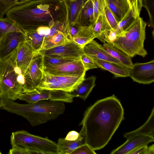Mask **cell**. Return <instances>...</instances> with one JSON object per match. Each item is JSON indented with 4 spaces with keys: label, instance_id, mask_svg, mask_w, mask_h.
I'll return each mask as SVG.
<instances>
[{
    "label": "cell",
    "instance_id": "6da1fadb",
    "mask_svg": "<svg viewBox=\"0 0 154 154\" xmlns=\"http://www.w3.org/2000/svg\"><path fill=\"white\" fill-rule=\"evenodd\" d=\"M124 110L114 94L97 101L85 111L79 124V134L85 143L94 150L100 149L109 143L124 119Z\"/></svg>",
    "mask_w": 154,
    "mask_h": 154
},
{
    "label": "cell",
    "instance_id": "7a4b0ae2",
    "mask_svg": "<svg viewBox=\"0 0 154 154\" xmlns=\"http://www.w3.org/2000/svg\"><path fill=\"white\" fill-rule=\"evenodd\" d=\"M25 33L40 26L51 27L67 21L64 0H30L14 6L5 14Z\"/></svg>",
    "mask_w": 154,
    "mask_h": 154
},
{
    "label": "cell",
    "instance_id": "3957f363",
    "mask_svg": "<svg viewBox=\"0 0 154 154\" xmlns=\"http://www.w3.org/2000/svg\"><path fill=\"white\" fill-rule=\"evenodd\" d=\"M0 109L23 116L35 126L56 119L65 111L64 102L42 100L23 104L16 102L6 95L0 94Z\"/></svg>",
    "mask_w": 154,
    "mask_h": 154
},
{
    "label": "cell",
    "instance_id": "277c9868",
    "mask_svg": "<svg viewBox=\"0 0 154 154\" xmlns=\"http://www.w3.org/2000/svg\"><path fill=\"white\" fill-rule=\"evenodd\" d=\"M24 73L16 65L11 54L0 61V94L15 101L21 94L28 93Z\"/></svg>",
    "mask_w": 154,
    "mask_h": 154
},
{
    "label": "cell",
    "instance_id": "5b68a950",
    "mask_svg": "<svg viewBox=\"0 0 154 154\" xmlns=\"http://www.w3.org/2000/svg\"><path fill=\"white\" fill-rule=\"evenodd\" d=\"M147 24L139 17L111 43L131 58L137 55L144 57L148 54L144 45Z\"/></svg>",
    "mask_w": 154,
    "mask_h": 154
},
{
    "label": "cell",
    "instance_id": "8992f818",
    "mask_svg": "<svg viewBox=\"0 0 154 154\" xmlns=\"http://www.w3.org/2000/svg\"><path fill=\"white\" fill-rule=\"evenodd\" d=\"M10 140L12 146L26 149L30 154H57V143L47 137L35 135L25 130L12 132Z\"/></svg>",
    "mask_w": 154,
    "mask_h": 154
},
{
    "label": "cell",
    "instance_id": "52a82bcc",
    "mask_svg": "<svg viewBox=\"0 0 154 154\" xmlns=\"http://www.w3.org/2000/svg\"><path fill=\"white\" fill-rule=\"evenodd\" d=\"M85 75H56L48 73L43 70L37 89L39 91L60 90L70 92L85 79Z\"/></svg>",
    "mask_w": 154,
    "mask_h": 154
},
{
    "label": "cell",
    "instance_id": "ba28073f",
    "mask_svg": "<svg viewBox=\"0 0 154 154\" xmlns=\"http://www.w3.org/2000/svg\"><path fill=\"white\" fill-rule=\"evenodd\" d=\"M74 97L69 92L57 90H44L21 94L18 99L29 103L42 100H50L71 103Z\"/></svg>",
    "mask_w": 154,
    "mask_h": 154
},
{
    "label": "cell",
    "instance_id": "9c48e42d",
    "mask_svg": "<svg viewBox=\"0 0 154 154\" xmlns=\"http://www.w3.org/2000/svg\"><path fill=\"white\" fill-rule=\"evenodd\" d=\"M43 56L39 53L33 58L24 73L29 92L38 90L37 87L43 75Z\"/></svg>",
    "mask_w": 154,
    "mask_h": 154
},
{
    "label": "cell",
    "instance_id": "30bf717a",
    "mask_svg": "<svg viewBox=\"0 0 154 154\" xmlns=\"http://www.w3.org/2000/svg\"><path fill=\"white\" fill-rule=\"evenodd\" d=\"M38 53L43 55L54 57L80 59L84 54L83 49L79 47L72 40L64 44L47 50H41Z\"/></svg>",
    "mask_w": 154,
    "mask_h": 154
},
{
    "label": "cell",
    "instance_id": "8fae6325",
    "mask_svg": "<svg viewBox=\"0 0 154 154\" xmlns=\"http://www.w3.org/2000/svg\"><path fill=\"white\" fill-rule=\"evenodd\" d=\"M129 77L134 82L149 84L154 81V60L144 63H136L130 68Z\"/></svg>",
    "mask_w": 154,
    "mask_h": 154
},
{
    "label": "cell",
    "instance_id": "7c38bea8",
    "mask_svg": "<svg viewBox=\"0 0 154 154\" xmlns=\"http://www.w3.org/2000/svg\"><path fill=\"white\" fill-rule=\"evenodd\" d=\"M43 70L51 74L60 75H82L86 72L80 59L58 65H43Z\"/></svg>",
    "mask_w": 154,
    "mask_h": 154
},
{
    "label": "cell",
    "instance_id": "4fadbf2b",
    "mask_svg": "<svg viewBox=\"0 0 154 154\" xmlns=\"http://www.w3.org/2000/svg\"><path fill=\"white\" fill-rule=\"evenodd\" d=\"M26 40L23 32H10L3 36L0 40V61L11 55Z\"/></svg>",
    "mask_w": 154,
    "mask_h": 154
},
{
    "label": "cell",
    "instance_id": "5bb4252c",
    "mask_svg": "<svg viewBox=\"0 0 154 154\" xmlns=\"http://www.w3.org/2000/svg\"><path fill=\"white\" fill-rule=\"evenodd\" d=\"M38 53L26 40L11 54L16 65L25 72L34 57Z\"/></svg>",
    "mask_w": 154,
    "mask_h": 154
},
{
    "label": "cell",
    "instance_id": "9a60e30c",
    "mask_svg": "<svg viewBox=\"0 0 154 154\" xmlns=\"http://www.w3.org/2000/svg\"><path fill=\"white\" fill-rule=\"evenodd\" d=\"M154 141V137L143 134L136 135L127 139L121 145L113 150L111 154H129L137 147L148 145Z\"/></svg>",
    "mask_w": 154,
    "mask_h": 154
},
{
    "label": "cell",
    "instance_id": "2e32d148",
    "mask_svg": "<svg viewBox=\"0 0 154 154\" xmlns=\"http://www.w3.org/2000/svg\"><path fill=\"white\" fill-rule=\"evenodd\" d=\"M83 49L84 53L92 58L107 61L124 65L119 60L110 55L102 48L101 45L94 40L86 44Z\"/></svg>",
    "mask_w": 154,
    "mask_h": 154
},
{
    "label": "cell",
    "instance_id": "e0dca14e",
    "mask_svg": "<svg viewBox=\"0 0 154 154\" xmlns=\"http://www.w3.org/2000/svg\"><path fill=\"white\" fill-rule=\"evenodd\" d=\"M98 68L108 70L112 73L115 77H126L129 76L130 68L124 65L112 62L92 58Z\"/></svg>",
    "mask_w": 154,
    "mask_h": 154
},
{
    "label": "cell",
    "instance_id": "ac0fdd59",
    "mask_svg": "<svg viewBox=\"0 0 154 154\" xmlns=\"http://www.w3.org/2000/svg\"><path fill=\"white\" fill-rule=\"evenodd\" d=\"M66 6L67 20L69 29L76 23L79 14L88 0H64Z\"/></svg>",
    "mask_w": 154,
    "mask_h": 154
},
{
    "label": "cell",
    "instance_id": "d6986e66",
    "mask_svg": "<svg viewBox=\"0 0 154 154\" xmlns=\"http://www.w3.org/2000/svg\"><path fill=\"white\" fill-rule=\"evenodd\" d=\"M96 77L91 76L85 79L72 91L73 97H79L85 101L95 86Z\"/></svg>",
    "mask_w": 154,
    "mask_h": 154
},
{
    "label": "cell",
    "instance_id": "ffe728a7",
    "mask_svg": "<svg viewBox=\"0 0 154 154\" xmlns=\"http://www.w3.org/2000/svg\"><path fill=\"white\" fill-rule=\"evenodd\" d=\"M106 5L119 22L130 10L127 0H105Z\"/></svg>",
    "mask_w": 154,
    "mask_h": 154
},
{
    "label": "cell",
    "instance_id": "44dd1931",
    "mask_svg": "<svg viewBox=\"0 0 154 154\" xmlns=\"http://www.w3.org/2000/svg\"><path fill=\"white\" fill-rule=\"evenodd\" d=\"M95 22L93 2L92 0H88L81 9L75 24L80 27H88Z\"/></svg>",
    "mask_w": 154,
    "mask_h": 154
},
{
    "label": "cell",
    "instance_id": "7402d4cb",
    "mask_svg": "<svg viewBox=\"0 0 154 154\" xmlns=\"http://www.w3.org/2000/svg\"><path fill=\"white\" fill-rule=\"evenodd\" d=\"M95 37L102 43L107 42L109 32L112 29L105 16H100L92 26Z\"/></svg>",
    "mask_w": 154,
    "mask_h": 154
},
{
    "label": "cell",
    "instance_id": "603a6c76",
    "mask_svg": "<svg viewBox=\"0 0 154 154\" xmlns=\"http://www.w3.org/2000/svg\"><path fill=\"white\" fill-rule=\"evenodd\" d=\"M85 143L83 137L80 134L79 138L75 140L59 138L57 143V154H71L78 147Z\"/></svg>",
    "mask_w": 154,
    "mask_h": 154
},
{
    "label": "cell",
    "instance_id": "cb8c5ba5",
    "mask_svg": "<svg viewBox=\"0 0 154 154\" xmlns=\"http://www.w3.org/2000/svg\"><path fill=\"white\" fill-rule=\"evenodd\" d=\"M102 47L110 55L120 61L123 65L131 68L133 65L131 58L110 43L105 42Z\"/></svg>",
    "mask_w": 154,
    "mask_h": 154
},
{
    "label": "cell",
    "instance_id": "d4e9b609",
    "mask_svg": "<svg viewBox=\"0 0 154 154\" xmlns=\"http://www.w3.org/2000/svg\"><path fill=\"white\" fill-rule=\"evenodd\" d=\"M154 116L153 107L148 119L145 123L133 131L125 133L124 135V137L127 139L135 135L143 134L154 137Z\"/></svg>",
    "mask_w": 154,
    "mask_h": 154
},
{
    "label": "cell",
    "instance_id": "484cf974",
    "mask_svg": "<svg viewBox=\"0 0 154 154\" xmlns=\"http://www.w3.org/2000/svg\"><path fill=\"white\" fill-rule=\"evenodd\" d=\"M95 38L92 26L80 27L72 40L82 48Z\"/></svg>",
    "mask_w": 154,
    "mask_h": 154
},
{
    "label": "cell",
    "instance_id": "4316f807",
    "mask_svg": "<svg viewBox=\"0 0 154 154\" xmlns=\"http://www.w3.org/2000/svg\"><path fill=\"white\" fill-rule=\"evenodd\" d=\"M70 40L68 36L61 32L51 36L44 37L40 50H47L64 44Z\"/></svg>",
    "mask_w": 154,
    "mask_h": 154
},
{
    "label": "cell",
    "instance_id": "83f0119b",
    "mask_svg": "<svg viewBox=\"0 0 154 154\" xmlns=\"http://www.w3.org/2000/svg\"><path fill=\"white\" fill-rule=\"evenodd\" d=\"M12 32H24L15 22L7 17L0 18V40L7 33Z\"/></svg>",
    "mask_w": 154,
    "mask_h": 154
},
{
    "label": "cell",
    "instance_id": "f1b7e54d",
    "mask_svg": "<svg viewBox=\"0 0 154 154\" xmlns=\"http://www.w3.org/2000/svg\"><path fill=\"white\" fill-rule=\"evenodd\" d=\"M26 39L35 51L38 53L42 47L44 38L38 33L36 30L25 32Z\"/></svg>",
    "mask_w": 154,
    "mask_h": 154
},
{
    "label": "cell",
    "instance_id": "f546056e",
    "mask_svg": "<svg viewBox=\"0 0 154 154\" xmlns=\"http://www.w3.org/2000/svg\"><path fill=\"white\" fill-rule=\"evenodd\" d=\"M136 18L134 17L131 10H130L123 18L119 22L116 27L113 29L117 35L129 27Z\"/></svg>",
    "mask_w": 154,
    "mask_h": 154
},
{
    "label": "cell",
    "instance_id": "4dcf8cb0",
    "mask_svg": "<svg viewBox=\"0 0 154 154\" xmlns=\"http://www.w3.org/2000/svg\"><path fill=\"white\" fill-rule=\"evenodd\" d=\"M29 0H0V18H3L5 14L12 7Z\"/></svg>",
    "mask_w": 154,
    "mask_h": 154
},
{
    "label": "cell",
    "instance_id": "1f68e13d",
    "mask_svg": "<svg viewBox=\"0 0 154 154\" xmlns=\"http://www.w3.org/2000/svg\"><path fill=\"white\" fill-rule=\"evenodd\" d=\"M94 20L95 21L100 15L105 16L104 9L106 6L105 0H92Z\"/></svg>",
    "mask_w": 154,
    "mask_h": 154
},
{
    "label": "cell",
    "instance_id": "d6a6232c",
    "mask_svg": "<svg viewBox=\"0 0 154 154\" xmlns=\"http://www.w3.org/2000/svg\"><path fill=\"white\" fill-rule=\"evenodd\" d=\"M142 7H144L148 14L149 26L154 28V0H142Z\"/></svg>",
    "mask_w": 154,
    "mask_h": 154
},
{
    "label": "cell",
    "instance_id": "836d02e7",
    "mask_svg": "<svg viewBox=\"0 0 154 154\" xmlns=\"http://www.w3.org/2000/svg\"><path fill=\"white\" fill-rule=\"evenodd\" d=\"M42 56L43 65H56L78 60L71 58L54 57L43 55Z\"/></svg>",
    "mask_w": 154,
    "mask_h": 154
},
{
    "label": "cell",
    "instance_id": "e575fe53",
    "mask_svg": "<svg viewBox=\"0 0 154 154\" xmlns=\"http://www.w3.org/2000/svg\"><path fill=\"white\" fill-rule=\"evenodd\" d=\"M130 9L136 18L140 16L142 8V0H127Z\"/></svg>",
    "mask_w": 154,
    "mask_h": 154
},
{
    "label": "cell",
    "instance_id": "d590c367",
    "mask_svg": "<svg viewBox=\"0 0 154 154\" xmlns=\"http://www.w3.org/2000/svg\"><path fill=\"white\" fill-rule=\"evenodd\" d=\"M80 60L86 71L90 69L98 68L93 59L85 53L81 56Z\"/></svg>",
    "mask_w": 154,
    "mask_h": 154
},
{
    "label": "cell",
    "instance_id": "8d00e7d4",
    "mask_svg": "<svg viewBox=\"0 0 154 154\" xmlns=\"http://www.w3.org/2000/svg\"><path fill=\"white\" fill-rule=\"evenodd\" d=\"M104 12L105 16L108 23L112 29H114L117 26L119 22L107 5L105 8Z\"/></svg>",
    "mask_w": 154,
    "mask_h": 154
},
{
    "label": "cell",
    "instance_id": "74e56055",
    "mask_svg": "<svg viewBox=\"0 0 154 154\" xmlns=\"http://www.w3.org/2000/svg\"><path fill=\"white\" fill-rule=\"evenodd\" d=\"M71 154H96V153L88 145L85 143L76 148Z\"/></svg>",
    "mask_w": 154,
    "mask_h": 154
},
{
    "label": "cell",
    "instance_id": "f35d334b",
    "mask_svg": "<svg viewBox=\"0 0 154 154\" xmlns=\"http://www.w3.org/2000/svg\"><path fill=\"white\" fill-rule=\"evenodd\" d=\"M9 154H30L29 151L27 149L18 146H12L8 153Z\"/></svg>",
    "mask_w": 154,
    "mask_h": 154
},
{
    "label": "cell",
    "instance_id": "ab89813d",
    "mask_svg": "<svg viewBox=\"0 0 154 154\" xmlns=\"http://www.w3.org/2000/svg\"><path fill=\"white\" fill-rule=\"evenodd\" d=\"M36 30L38 34L44 38L48 36L51 28L48 26H42L38 27Z\"/></svg>",
    "mask_w": 154,
    "mask_h": 154
},
{
    "label": "cell",
    "instance_id": "60d3db41",
    "mask_svg": "<svg viewBox=\"0 0 154 154\" xmlns=\"http://www.w3.org/2000/svg\"><path fill=\"white\" fill-rule=\"evenodd\" d=\"M79 136L80 134L78 132L72 131L68 133L65 139L68 140H75L79 138Z\"/></svg>",
    "mask_w": 154,
    "mask_h": 154
},
{
    "label": "cell",
    "instance_id": "b9f144b4",
    "mask_svg": "<svg viewBox=\"0 0 154 154\" xmlns=\"http://www.w3.org/2000/svg\"><path fill=\"white\" fill-rule=\"evenodd\" d=\"M147 146L143 145L140 146L131 151L129 154H146Z\"/></svg>",
    "mask_w": 154,
    "mask_h": 154
},
{
    "label": "cell",
    "instance_id": "7bdbcfd3",
    "mask_svg": "<svg viewBox=\"0 0 154 154\" xmlns=\"http://www.w3.org/2000/svg\"><path fill=\"white\" fill-rule=\"evenodd\" d=\"M80 27L76 24L72 25L70 29V33L72 38L75 36L78 33Z\"/></svg>",
    "mask_w": 154,
    "mask_h": 154
},
{
    "label": "cell",
    "instance_id": "ee69618b",
    "mask_svg": "<svg viewBox=\"0 0 154 154\" xmlns=\"http://www.w3.org/2000/svg\"><path fill=\"white\" fill-rule=\"evenodd\" d=\"M154 154V145H152L147 147L146 152V154Z\"/></svg>",
    "mask_w": 154,
    "mask_h": 154
},
{
    "label": "cell",
    "instance_id": "f6af8a7d",
    "mask_svg": "<svg viewBox=\"0 0 154 154\" xmlns=\"http://www.w3.org/2000/svg\"><path fill=\"white\" fill-rule=\"evenodd\" d=\"M2 153L0 151V154H2Z\"/></svg>",
    "mask_w": 154,
    "mask_h": 154
},
{
    "label": "cell",
    "instance_id": "bcb514c9",
    "mask_svg": "<svg viewBox=\"0 0 154 154\" xmlns=\"http://www.w3.org/2000/svg\"></svg>",
    "mask_w": 154,
    "mask_h": 154
}]
</instances>
